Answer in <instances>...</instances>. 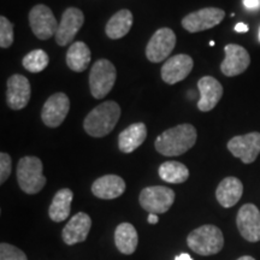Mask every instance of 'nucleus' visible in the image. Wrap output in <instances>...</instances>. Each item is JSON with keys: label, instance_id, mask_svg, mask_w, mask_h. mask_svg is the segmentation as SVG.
<instances>
[{"label": "nucleus", "instance_id": "obj_17", "mask_svg": "<svg viewBox=\"0 0 260 260\" xmlns=\"http://www.w3.org/2000/svg\"><path fill=\"white\" fill-rule=\"evenodd\" d=\"M90 228H92V219L88 214L84 212L76 213L64 226L61 233L63 241L69 246L86 241Z\"/></svg>", "mask_w": 260, "mask_h": 260}, {"label": "nucleus", "instance_id": "obj_30", "mask_svg": "<svg viewBox=\"0 0 260 260\" xmlns=\"http://www.w3.org/2000/svg\"><path fill=\"white\" fill-rule=\"evenodd\" d=\"M12 170V161L11 157L5 152L0 153V183H4L11 175Z\"/></svg>", "mask_w": 260, "mask_h": 260}, {"label": "nucleus", "instance_id": "obj_7", "mask_svg": "<svg viewBox=\"0 0 260 260\" xmlns=\"http://www.w3.org/2000/svg\"><path fill=\"white\" fill-rule=\"evenodd\" d=\"M29 24L34 35L40 40H47L52 38L58 29L57 19L52 10L44 4L35 5L29 12Z\"/></svg>", "mask_w": 260, "mask_h": 260}, {"label": "nucleus", "instance_id": "obj_35", "mask_svg": "<svg viewBox=\"0 0 260 260\" xmlns=\"http://www.w3.org/2000/svg\"><path fill=\"white\" fill-rule=\"evenodd\" d=\"M237 260H255V259L253 258V256H251V255H243V256H241V258H239Z\"/></svg>", "mask_w": 260, "mask_h": 260}, {"label": "nucleus", "instance_id": "obj_6", "mask_svg": "<svg viewBox=\"0 0 260 260\" xmlns=\"http://www.w3.org/2000/svg\"><path fill=\"white\" fill-rule=\"evenodd\" d=\"M140 205L148 213H165L175 201V191L168 187L153 186L142 189L139 198Z\"/></svg>", "mask_w": 260, "mask_h": 260}, {"label": "nucleus", "instance_id": "obj_4", "mask_svg": "<svg viewBox=\"0 0 260 260\" xmlns=\"http://www.w3.org/2000/svg\"><path fill=\"white\" fill-rule=\"evenodd\" d=\"M42 162L38 157H23L17 165V181L27 194H38L46 184L42 174Z\"/></svg>", "mask_w": 260, "mask_h": 260}, {"label": "nucleus", "instance_id": "obj_5", "mask_svg": "<svg viewBox=\"0 0 260 260\" xmlns=\"http://www.w3.org/2000/svg\"><path fill=\"white\" fill-rule=\"evenodd\" d=\"M115 65L107 59H99L93 64L89 74V89L95 99H103L111 92L116 82Z\"/></svg>", "mask_w": 260, "mask_h": 260}, {"label": "nucleus", "instance_id": "obj_15", "mask_svg": "<svg viewBox=\"0 0 260 260\" xmlns=\"http://www.w3.org/2000/svg\"><path fill=\"white\" fill-rule=\"evenodd\" d=\"M31 95V87L29 80L23 75H12L8 80L6 103L12 110H22L28 105Z\"/></svg>", "mask_w": 260, "mask_h": 260}, {"label": "nucleus", "instance_id": "obj_3", "mask_svg": "<svg viewBox=\"0 0 260 260\" xmlns=\"http://www.w3.org/2000/svg\"><path fill=\"white\" fill-rule=\"evenodd\" d=\"M188 247L199 255H213L222 251L224 236L219 228L203 225L191 232L187 237Z\"/></svg>", "mask_w": 260, "mask_h": 260}, {"label": "nucleus", "instance_id": "obj_19", "mask_svg": "<svg viewBox=\"0 0 260 260\" xmlns=\"http://www.w3.org/2000/svg\"><path fill=\"white\" fill-rule=\"evenodd\" d=\"M125 190V182L117 175H105L99 177L92 186V193L104 200H112L121 197Z\"/></svg>", "mask_w": 260, "mask_h": 260}, {"label": "nucleus", "instance_id": "obj_37", "mask_svg": "<svg viewBox=\"0 0 260 260\" xmlns=\"http://www.w3.org/2000/svg\"><path fill=\"white\" fill-rule=\"evenodd\" d=\"M259 41H260V30H259Z\"/></svg>", "mask_w": 260, "mask_h": 260}, {"label": "nucleus", "instance_id": "obj_11", "mask_svg": "<svg viewBox=\"0 0 260 260\" xmlns=\"http://www.w3.org/2000/svg\"><path fill=\"white\" fill-rule=\"evenodd\" d=\"M70 110V100L65 93H56L45 103L41 111V119L45 125L57 128L67 118Z\"/></svg>", "mask_w": 260, "mask_h": 260}, {"label": "nucleus", "instance_id": "obj_16", "mask_svg": "<svg viewBox=\"0 0 260 260\" xmlns=\"http://www.w3.org/2000/svg\"><path fill=\"white\" fill-rule=\"evenodd\" d=\"M194 61L188 54H177L165 61L161 68V79L165 83L175 84L187 79L193 70Z\"/></svg>", "mask_w": 260, "mask_h": 260}, {"label": "nucleus", "instance_id": "obj_12", "mask_svg": "<svg viewBox=\"0 0 260 260\" xmlns=\"http://www.w3.org/2000/svg\"><path fill=\"white\" fill-rule=\"evenodd\" d=\"M84 23V15L80 9L69 8L64 11L61 21L56 32V42L59 46H67L73 42L74 38L82 28Z\"/></svg>", "mask_w": 260, "mask_h": 260}, {"label": "nucleus", "instance_id": "obj_27", "mask_svg": "<svg viewBox=\"0 0 260 260\" xmlns=\"http://www.w3.org/2000/svg\"><path fill=\"white\" fill-rule=\"evenodd\" d=\"M48 61H50V58H48L47 53L44 50H34L29 52L23 58V67L25 70H28L29 73L38 74L44 71L47 68Z\"/></svg>", "mask_w": 260, "mask_h": 260}, {"label": "nucleus", "instance_id": "obj_22", "mask_svg": "<svg viewBox=\"0 0 260 260\" xmlns=\"http://www.w3.org/2000/svg\"><path fill=\"white\" fill-rule=\"evenodd\" d=\"M74 194L69 188H63L58 190L52 200L48 214L53 222H63L70 216L71 203H73Z\"/></svg>", "mask_w": 260, "mask_h": 260}, {"label": "nucleus", "instance_id": "obj_36", "mask_svg": "<svg viewBox=\"0 0 260 260\" xmlns=\"http://www.w3.org/2000/svg\"><path fill=\"white\" fill-rule=\"evenodd\" d=\"M210 46H214V41H210Z\"/></svg>", "mask_w": 260, "mask_h": 260}, {"label": "nucleus", "instance_id": "obj_29", "mask_svg": "<svg viewBox=\"0 0 260 260\" xmlns=\"http://www.w3.org/2000/svg\"><path fill=\"white\" fill-rule=\"evenodd\" d=\"M0 260H28L24 252L17 247L3 242L0 245Z\"/></svg>", "mask_w": 260, "mask_h": 260}, {"label": "nucleus", "instance_id": "obj_20", "mask_svg": "<svg viewBox=\"0 0 260 260\" xmlns=\"http://www.w3.org/2000/svg\"><path fill=\"white\" fill-rule=\"evenodd\" d=\"M146 138H147V126L145 123H134L119 134L118 147L123 153H132L144 144Z\"/></svg>", "mask_w": 260, "mask_h": 260}, {"label": "nucleus", "instance_id": "obj_33", "mask_svg": "<svg viewBox=\"0 0 260 260\" xmlns=\"http://www.w3.org/2000/svg\"><path fill=\"white\" fill-rule=\"evenodd\" d=\"M147 220H148V223H149V224H157V223H158V220H159V218H158V214L149 213V214H148V218H147Z\"/></svg>", "mask_w": 260, "mask_h": 260}, {"label": "nucleus", "instance_id": "obj_13", "mask_svg": "<svg viewBox=\"0 0 260 260\" xmlns=\"http://www.w3.org/2000/svg\"><path fill=\"white\" fill-rule=\"evenodd\" d=\"M236 224L243 239L249 242L260 241V212L255 205H243L237 213Z\"/></svg>", "mask_w": 260, "mask_h": 260}, {"label": "nucleus", "instance_id": "obj_28", "mask_svg": "<svg viewBox=\"0 0 260 260\" xmlns=\"http://www.w3.org/2000/svg\"><path fill=\"white\" fill-rule=\"evenodd\" d=\"M14 44V25L5 16L0 17V47L8 48Z\"/></svg>", "mask_w": 260, "mask_h": 260}, {"label": "nucleus", "instance_id": "obj_31", "mask_svg": "<svg viewBox=\"0 0 260 260\" xmlns=\"http://www.w3.org/2000/svg\"><path fill=\"white\" fill-rule=\"evenodd\" d=\"M243 5L249 11H255L260 9V0H242Z\"/></svg>", "mask_w": 260, "mask_h": 260}, {"label": "nucleus", "instance_id": "obj_23", "mask_svg": "<svg viewBox=\"0 0 260 260\" xmlns=\"http://www.w3.org/2000/svg\"><path fill=\"white\" fill-rule=\"evenodd\" d=\"M139 236L135 226L130 223H122L116 228L115 243L117 249L123 254L130 255L138 247Z\"/></svg>", "mask_w": 260, "mask_h": 260}, {"label": "nucleus", "instance_id": "obj_14", "mask_svg": "<svg viewBox=\"0 0 260 260\" xmlns=\"http://www.w3.org/2000/svg\"><path fill=\"white\" fill-rule=\"evenodd\" d=\"M224 52H225V58L220 64L222 73L228 77L237 76L245 73L251 63V57L246 48L240 45L229 44L224 47Z\"/></svg>", "mask_w": 260, "mask_h": 260}, {"label": "nucleus", "instance_id": "obj_32", "mask_svg": "<svg viewBox=\"0 0 260 260\" xmlns=\"http://www.w3.org/2000/svg\"><path fill=\"white\" fill-rule=\"evenodd\" d=\"M235 30L237 32H247L249 30V27L245 23H237L235 25Z\"/></svg>", "mask_w": 260, "mask_h": 260}, {"label": "nucleus", "instance_id": "obj_2", "mask_svg": "<svg viewBox=\"0 0 260 260\" xmlns=\"http://www.w3.org/2000/svg\"><path fill=\"white\" fill-rule=\"evenodd\" d=\"M121 117V107L116 102H105L90 111L84 118L83 128L93 138H103L112 132Z\"/></svg>", "mask_w": 260, "mask_h": 260}, {"label": "nucleus", "instance_id": "obj_8", "mask_svg": "<svg viewBox=\"0 0 260 260\" xmlns=\"http://www.w3.org/2000/svg\"><path fill=\"white\" fill-rule=\"evenodd\" d=\"M225 17V12L218 8H205L191 12L182 19V27L189 32H199L218 25Z\"/></svg>", "mask_w": 260, "mask_h": 260}, {"label": "nucleus", "instance_id": "obj_9", "mask_svg": "<svg viewBox=\"0 0 260 260\" xmlns=\"http://www.w3.org/2000/svg\"><path fill=\"white\" fill-rule=\"evenodd\" d=\"M176 45V35L170 28H160L154 32L146 47V57L152 63L165 60Z\"/></svg>", "mask_w": 260, "mask_h": 260}, {"label": "nucleus", "instance_id": "obj_21", "mask_svg": "<svg viewBox=\"0 0 260 260\" xmlns=\"http://www.w3.org/2000/svg\"><path fill=\"white\" fill-rule=\"evenodd\" d=\"M243 193L242 182L236 177H226L217 187L216 198L218 203L225 209L235 206L241 199Z\"/></svg>", "mask_w": 260, "mask_h": 260}, {"label": "nucleus", "instance_id": "obj_34", "mask_svg": "<svg viewBox=\"0 0 260 260\" xmlns=\"http://www.w3.org/2000/svg\"><path fill=\"white\" fill-rule=\"evenodd\" d=\"M175 260H193L191 259V256L189 254H187V253H182V254L177 255Z\"/></svg>", "mask_w": 260, "mask_h": 260}, {"label": "nucleus", "instance_id": "obj_26", "mask_svg": "<svg viewBox=\"0 0 260 260\" xmlns=\"http://www.w3.org/2000/svg\"><path fill=\"white\" fill-rule=\"evenodd\" d=\"M159 176L169 183H183L189 177V170L184 164L178 161H165L159 167Z\"/></svg>", "mask_w": 260, "mask_h": 260}, {"label": "nucleus", "instance_id": "obj_24", "mask_svg": "<svg viewBox=\"0 0 260 260\" xmlns=\"http://www.w3.org/2000/svg\"><path fill=\"white\" fill-rule=\"evenodd\" d=\"M133 25V14L129 10L123 9L116 12L107 22L105 27V32L110 39L117 40V39L124 38L130 31Z\"/></svg>", "mask_w": 260, "mask_h": 260}, {"label": "nucleus", "instance_id": "obj_10", "mask_svg": "<svg viewBox=\"0 0 260 260\" xmlns=\"http://www.w3.org/2000/svg\"><path fill=\"white\" fill-rule=\"evenodd\" d=\"M228 149L245 164H252L260 154V133L235 136L228 142Z\"/></svg>", "mask_w": 260, "mask_h": 260}, {"label": "nucleus", "instance_id": "obj_18", "mask_svg": "<svg viewBox=\"0 0 260 260\" xmlns=\"http://www.w3.org/2000/svg\"><path fill=\"white\" fill-rule=\"evenodd\" d=\"M200 92V99L198 102V109L201 112H209L216 107L223 95V87L212 76H204L198 82Z\"/></svg>", "mask_w": 260, "mask_h": 260}, {"label": "nucleus", "instance_id": "obj_1", "mask_svg": "<svg viewBox=\"0 0 260 260\" xmlns=\"http://www.w3.org/2000/svg\"><path fill=\"white\" fill-rule=\"evenodd\" d=\"M197 138V129L184 123L161 133L155 140V149L165 157H177L193 147Z\"/></svg>", "mask_w": 260, "mask_h": 260}, {"label": "nucleus", "instance_id": "obj_25", "mask_svg": "<svg viewBox=\"0 0 260 260\" xmlns=\"http://www.w3.org/2000/svg\"><path fill=\"white\" fill-rule=\"evenodd\" d=\"M67 64L75 73H83L90 64V50L82 41H76L67 52Z\"/></svg>", "mask_w": 260, "mask_h": 260}]
</instances>
